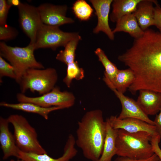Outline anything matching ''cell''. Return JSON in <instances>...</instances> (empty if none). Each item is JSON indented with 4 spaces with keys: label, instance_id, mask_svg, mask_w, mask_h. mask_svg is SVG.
Listing matches in <instances>:
<instances>
[{
    "label": "cell",
    "instance_id": "obj_1",
    "mask_svg": "<svg viewBox=\"0 0 161 161\" xmlns=\"http://www.w3.org/2000/svg\"><path fill=\"white\" fill-rule=\"evenodd\" d=\"M118 59L134 74L131 93L148 89L161 93V32L146 30Z\"/></svg>",
    "mask_w": 161,
    "mask_h": 161
},
{
    "label": "cell",
    "instance_id": "obj_2",
    "mask_svg": "<svg viewBox=\"0 0 161 161\" xmlns=\"http://www.w3.org/2000/svg\"><path fill=\"white\" fill-rule=\"evenodd\" d=\"M75 144L86 159L97 161L102 153L106 123L102 111L96 109L85 113L78 123Z\"/></svg>",
    "mask_w": 161,
    "mask_h": 161
},
{
    "label": "cell",
    "instance_id": "obj_3",
    "mask_svg": "<svg viewBox=\"0 0 161 161\" xmlns=\"http://www.w3.org/2000/svg\"><path fill=\"white\" fill-rule=\"evenodd\" d=\"M153 136L145 131L131 133L118 129L116 155L135 160L150 157L154 154L151 143Z\"/></svg>",
    "mask_w": 161,
    "mask_h": 161
},
{
    "label": "cell",
    "instance_id": "obj_4",
    "mask_svg": "<svg viewBox=\"0 0 161 161\" xmlns=\"http://www.w3.org/2000/svg\"><path fill=\"white\" fill-rule=\"evenodd\" d=\"M33 44L29 43L24 47H12L3 41L0 42V55L5 58L14 67L16 75L15 80L19 83L23 75L31 68L44 69V67L36 59Z\"/></svg>",
    "mask_w": 161,
    "mask_h": 161
},
{
    "label": "cell",
    "instance_id": "obj_5",
    "mask_svg": "<svg viewBox=\"0 0 161 161\" xmlns=\"http://www.w3.org/2000/svg\"><path fill=\"white\" fill-rule=\"evenodd\" d=\"M14 128V136L20 150L26 153L38 154H47L40 144L35 129L24 116L12 114L7 118Z\"/></svg>",
    "mask_w": 161,
    "mask_h": 161
},
{
    "label": "cell",
    "instance_id": "obj_6",
    "mask_svg": "<svg viewBox=\"0 0 161 161\" xmlns=\"http://www.w3.org/2000/svg\"><path fill=\"white\" fill-rule=\"evenodd\" d=\"M58 79L57 73L54 68H31L24 74L18 84L21 93L24 94L29 90L41 95L49 92L55 86Z\"/></svg>",
    "mask_w": 161,
    "mask_h": 161
},
{
    "label": "cell",
    "instance_id": "obj_7",
    "mask_svg": "<svg viewBox=\"0 0 161 161\" xmlns=\"http://www.w3.org/2000/svg\"><path fill=\"white\" fill-rule=\"evenodd\" d=\"M80 36L78 32H65L58 26L43 24L37 33L33 44L35 50L49 48L54 50L59 47H64L70 41Z\"/></svg>",
    "mask_w": 161,
    "mask_h": 161
},
{
    "label": "cell",
    "instance_id": "obj_8",
    "mask_svg": "<svg viewBox=\"0 0 161 161\" xmlns=\"http://www.w3.org/2000/svg\"><path fill=\"white\" fill-rule=\"evenodd\" d=\"M16 98L19 103H33L45 108L58 106L63 109L73 106L75 99L72 93L61 91L58 86H55L49 92L38 97H30L23 93H18Z\"/></svg>",
    "mask_w": 161,
    "mask_h": 161
},
{
    "label": "cell",
    "instance_id": "obj_9",
    "mask_svg": "<svg viewBox=\"0 0 161 161\" xmlns=\"http://www.w3.org/2000/svg\"><path fill=\"white\" fill-rule=\"evenodd\" d=\"M17 8L21 28L30 39V43L34 44L37 33L43 24L38 7L21 2Z\"/></svg>",
    "mask_w": 161,
    "mask_h": 161
},
{
    "label": "cell",
    "instance_id": "obj_10",
    "mask_svg": "<svg viewBox=\"0 0 161 161\" xmlns=\"http://www.w3.org/2000/svg\"><path fill=\"white\" fill-rule=\"evenodd\" d=\"M37 7L44 24L59 27L74 22L72 18L66 16L68 8L66 5H57L45 3Z\"/></svg>",
    "mask_w": 161,
    "mask_h": 161
},
{
    "label": "cell",
    "instance_id": "obj_11",
    "mask_svg": "<svg viewBox=\"0 0 161 161\" xmlns=\"http://www.w3.org/2000/svg\"><path fill=\"white\" fill-rule=\"evenodd\" d=\"M75 139L74 136L69 134L65 145L64 153L62 155L57 158H53L47 154H38L26 153L18 150V159L24 161H70L77 155L78 151L75 147Z\"/></svg>",
    "mask_w": 161,
    "mask_h": 161
},
{
    "label": "cell",
    "instance_id": "obj_12",
    "mask_svg": "<svg viewBox=\"0 0 161 161\" xmlns=\"http://www.w3.org/2000/svg\"><path fill=\"white\" fill-rule=\"evenodd\" d=\"M112 0H90L95 11L97 18V23L93 30V32L98 33L102 31L111 40L114 39V34L109 23V14Z\"/></svg>",
    "mask_w": 161,
    "mask_h": 161
},
{
    "label": "cell",
    "instance_id": "obj_13",
    "mask_svg": "<svg viewBox=\"0 0 161 161\" xmlns=\"http://www.w3.org/2000/svg\"><path fill=\"white\" fill-rule=\"evenodd\" d=\"M107 119L114 129H122L131 133L145 131L152 136L157 134L154 125L139 119L128 118L120 119L115 116H111Z\"/></svg>",
    "mask_w": 161,
    "mask_h": 161
},
{
    "label": "cell",
    "instance_id": "obj_14",
    "mask_svg": "<svg viewBox=\"0 0 161 161\" xmlns=\"http://www.w3.org/2000/svg\"><path fill=\"white\" fill-rule=\"evenodd\" d=\"M119 100L122 110L117 118L122 119L132 118L139 119L154 126V121L151 120L143 111L136 101L125 96L115 89L112 90Z\"/></svg>",
    "mask_w": 161,
    "mask_h": 161
},
{
    "label": "cell",
    "instance_id": "obj_15",
    "mask_svg": "<svg viewBox=\"0 0 161 161\" xmlns=\"http://www.w3.org/2000/svg\"><path fill=\"white\" fill-rule=\"evenodd\" d=\"M9 123L7 118L0 117V143L3 160L11 156L18 157L19 149L16 145L14 135L9 130Z\"/></svg>",
    "mask_w": 161,
    "mask_h": 161
},
{
    "label": "cell",
    "instance_id": "obj_16",
    "mask_svg": "<svg viewBox=\"0 0 161 161\" xmlns=\"http://www.w3.org/2000/svg\"><path fill=\"white\" fill-rule=\"evenodd\" d=\"M139 91L136 102L143 111L148 116L157 114L161 109V93L148 89Z\"/></svg>",
    "mask_w": 161,
    "mask_h": 161
},
{
    "label": "cell",
    "instance_id": "obj_17",
    "mask_svg": "<svg viewBox=\"0 0 161 161\" xmlns=\"http://www.w3.org/2000/svg\"><path fill=\"white\" fill-rule=\"evenodd\" d=\"M157 1L141 0L133 13L141 29L144 31L151 26L155 25V7Z\"/></svg>",
    "mask_w": 161,
    "mask_h": 161
},
{
    "label": "cell",
    "instance_id": "obj_18",
    "mask_svg": "<svg viewBox=\"0 0 161 161\" xmlns=\"http://www.w3.org/2000/svg\"><path fill=\"white\" fill-rule=\"evenodd\" d=\"M113 33L123 32L129 33L134 39L141 37L143 31L140 27L137 21L132 13L122 17L117 22Z\"/></svg>",
    "mask_w": 161,
    "mask_h": 161
},
{
    "label": "cell",
    "instance_id": "obj_19",
    "mask_svg": "<svg viewBox=\"0 0 161 161\" xmlns=\"http://www.w3.org/2000/svg\"><path fill=\"white\" fill-rule=\"evenodd\" d=\"M0 106L14 109L38 114L46 120L48 119L49 114L51 112L63 109L62 108L58 106L45 108L33 103L26 102L11 103L3 102L0 103Z\"/></svg>",
    "mask_w": 161,
    "mask_h": 161
},
{
    "label": "cell",
    "instance_id": "obj_20",
    "mask_svg": "<svg viewBox=\"0 0 161 161\" xmlns=\"http://www.w3.org/2000/svg\"><path fill=\"white\" fill-rule=\"evenodd\" d=\"M106 123V134L101 155L97 161H111L114 156L117 154L116 141L118 129H113L108 119Z\"/></svg>",
    "mask_w": 161,
    "mask_h": 161
},
{
    "label": "cell",
    "instance_id": "obj_21",
    "mask_svg": "<svg viewBox=\"0 0 161 161\" xmlns=\"http://www.w3.org/2000/svg\"><path fill=\"white\" fill-rule=\"evenodd\" d=\"M141 0H114L112 3V10L110 20L117 22L124 16L134 13Z\"/></svg>",
    "mask_w": 161,
    "mask_h": 161
},
{
    "label": "cell",
    "instance_id": "obj_22",
    "mask_svg": "<svg viewBox=\"0 0 161 161\" xmlns=\"http://www.w3.org/2000/svg\"><path fill=\"white\" fill-rule=\"evenodd\" d=\"M134 79V74L130 69H119L109 88L112 90L115 89L124 94L132 84Z\"/></svg>",
    "mask_w": 161,
    "mask_h": 161
},
{
    "label": "cell",
    "instance_id": "obj_23",
    "mask_svg": "<svg viewBox=\"0 0 161 161\" xmlns=\"http://www.w3.org/2000/svg\"><path fill=\"white\" fill-rule=\"evenodd\" d=\"M95 54L97 56L105 69L103 80L108 87L111 85L112 81L118 70L116 65L108 58L103 51L100 48L95 51Z\"/></svg>",
    "mask_w": 161,
    "mask_h": 161
},
{
    "label": "cell",
    "instance_id": "obj_24",
    "mask_svg": "<svg viewBox=\"0 0 161 161\" xmlns=\"http://www.w3.org/2000/svg\"><path fill=\"white\" fill-rule=\"evenodd\" d=\"M81 39L80 36L69 42L64 47V49L60 51L57 55L56 59L67 65L75 61V51Z\"/></svg>",
    "mask_w": 161,
    "mask_h": 161
},
{
    "label": "cell",
    "instance_id": "obj_25",
    "mask_svg": "<svg viewBox=\"0 0 161 161\" xmlns=\"http://www.w3.org/2000/svg\"><path fill=\"white\" fill-rule=\"evenodd\" d=\"M72 9L76 17L81 21L89 20L93 12V9L84 0H78L75 1Z\"/></svg>",
    "mask_w": 161,
    "mask_h": 161
},
{
    "label": "cell",
    "instance_id": "obj_26",
    "mask_svg": "<svg viewBox=\"0 0 161 161\" xmlns=\"http://www.w3.org/2000/svg\"><path fill=\"white\" fill-rule=\"evenodd\" d=\"M84 76V70L79 66L77 61H74L67 65L66 75L63 81L69 88L73 79L80 80L83 79Z\"/></svg>",
    "mask_w": 161,
    "mask_h": 161
},
{
    "label": "cell",
    "instance_id": "obj_27",
    "mask_svg": "<svg viewBox=\"0 0 161 161\" xmlns=\"http://www.w3.org/2000/svg\"><path fill=\"white\" fill-rule=\"evenodd\" d=\"M6 76L15 80L16 77L14 67L0 56V81L3 77Z\"/></svg>",
    "mask_w": 161,
    "mask_h": 161
},
{
    "label": "cell",
    "instance_id": "obj_28",
    "mask_svg": "<svg viewBox=\"0 0 161 161\" xmlns=\"http://www.w3.org/2000/svg\"><path fill=\"white\" fill-rule=\"evenodd\" d=\"M18 32L14 27L8 25H0V40L8 41L15 39Z\"/></svg>",
    "mask_w": 161,
    "mask_h": 161
},
{
    "label": "cell",
    "instance_id": "obj_29",
    "mask_svg": "<svg viewBox=\"0 0 161 161\" xmlns=\"http://www.w3.org/2000/svg\"><path fill=\"white\" fill-rule=\"evenodd\" d=\"M12 6L5 0H0V25L7 24V20L10 9Z\"/></svg>",
    "mask_w": 161,
    "mask_h": 161
},
{
    "label": "cell",
    "instance_id": "obj_30",
    "mask_svg": "<svg viewBox=\"0 0 161 161\" xmlns=\"http://www.w3.org/2000/svg\"><path fill=\"white\" fill-rule=\"evenodd\" d=\"M160 140L158 135H154L152 137L151 143L154 153L157 156L160 160L161 161V149L159 145Z\"/></svg>",
    "mask_w": 161,
    "mask_h": 161
},
{
    "label": "cell",
    "instance_id": "obj_31",
    "mask_svg": "<svg viewBox=\"0 0 161 161\" xmlns=\"http://www.w3.org/2000/svg\"><path fill=\"white\" fill-rule=\"evenodd\" d=\"M155 26L161 32V7L158 4L155 7Z\"/></svg>",
    "mask_w": 161,
    "mask_h": 161
},
{
    "label": "cell",
    "instance_id": "obj_32",
    "mask_svg": "<svg viewBox=\"0 0 161 161\" xmlns=\"http://www.w3.org/2000/svg\"><path fill=\"white\" fill-rule=\"evenodd\" d=\"M159 160L158 157L154 153L150 157L146 159L135 160L126 157L118 156L114 161H159Z\"/></svg>",
    "mask_w": 161,
    "mask_h": 161
},
{
    "label": "cell",
    "instance_id": "obj_33",
    "mask_svg": "<svg viewBox=\"0 0 161 161\" xmlns=\"http://www.w3.org/2000/svg\"><path fill=\"white\" fill-rule=\"evenodd\" d=\"M154 121L156 133L159 136L161 140V109L159 114H156Z\"/></svg>",
    "mask_w": 161,
    "mask_h": 161
},
{
    "label": "cell",
    "instance_id": "obj_34",
    "mask_svg": "<svg viewBox=\"0 0 161 161\" xmlns=\"http://www.w3.org/2000/svg\"><path fill=\"white\" fill-rule=\"evenodd\" d=\"M7 2L12 6H15L17 7L21 2L19 0H8L7 1Z\"/></svg>",
    "mask_w": 161,
    "mask_h": 161
},
{
    "label": "cell",
    "instance_id": "obj_35",
    "mask_svg": "<svg viewBox=\"0 0 161 161\" xmlns=\"http://www.w3.org/2000/svg\"><path fill=\"white\" fill-rule=\"evenodd\" d=\"M19 159V160H17V161H24V160H21V159ZM13 161H15L13 160Z\"/></svg>",
    "mask_w": 161,
    "mask_h": 161
},
{
    "label": "cell",
    "instance_id": "obj_36",
    "mask_svg": "<svg viewBox=\"0 0 161 161\" xmlns=\"http://www.w3.org/2000/svg\"><path fill=\"white\" fill-rule=\"evenodd\" d=\"M159 161H161L160 160H159Z\"/></svg>",
    "mask_w": 161,
    "mask_h": 161
}]
</instances>
